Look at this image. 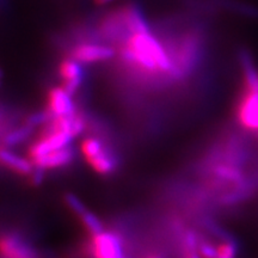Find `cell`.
<instances>
[{
	"label": "cell",
	"mask_w": 258,
	"mask_h": 258,
	"mask_svg": "<svg viewBox=\"0 0 258 258\" xmlns=\"http://www.w3.org/2000/svg\"><path fill=\"white\" fill-rule=\"evenodd\" d=\"M63 201L66 203V206L69 207L70 211H72L74 214L78 215L79 218L88 212V208L85 207V205H84L82 200L72 192H67L66 195L63 196Z\"/></svg>",
	"instance_id": "14"
},
{
	"label": "cell",
	"mask_w": 258,
	"mask_h": 258,
	"mask_svg": "<svg viewBox=\"0 0 258 258\" xmlns=\"http://www.w3.org/2000/svg\"><path fill=\"white\" fill-rule=\"evenodd\" d=\"M48 111L53 117L71 116L77 114V108L72 101V96L61 88H53L48 92Z\"/></svg>",
	"instance_id": "6"
},
{
	"label": "cell",
	"mask_w": 258,
	"mask_h": 258,
	"mask_svg": "<svg viewBox=\"0 0 258 258\" xmlns=\"http://www.w3.org/2000/svg\"><path fill=\"white\" fill-rule=\"evenodd\" d=\"M115 56V50L104 44L83 43L76 46L70 51L71 59L78 61L79 63L103 62L111 60Z\"/></svg>",
	"instance_id": "4"
},
{
	"label": "cell",
	"mask_w": 258,
	"mask_h": 258,
	"mask_svg": "<svg viewBox=\"0 0 258 258\" xmlns=\"http://www.w3.org/2000/svg\"><path fill=\"white\" fill-rule=\"evenodd\" d=\"M80 221H82L85 230L91 235H96L104 231V227H103V224L102 221L99 220V218L90 211H88L85 214H83L82 217H80Z\"/></svg>",
	"instance_id": "13"
},
{
	"label": "cell",
	"mask_w": 258,
	"mask_h": 258,
	"mask_svg": "<svg viewBox=\"0 0 258 258\" xmlns=\"http://www.w3.org/2000/svg\"><path fill=\"white\" fill-rule=\"evenodd\" d=\"M218 247L214 246L207 240L199 241V252L202 258H215L217 257Z\"/></svg>",
	"instance_id": "16"
},
{
	"label": "cell",
	"mask_w": 258,
	"mask_h": 258,
	"mask_svg": "<svg viewBox=\"0 0 258 258\" xmlns=\"http://www.w3.org/2000/svg\"><path fill=\"white\" fill-rule=\"evenodd\" d=\"M76 157V152L72 147L67 146L61 150L53 151V152L44 154V156L37 157L31 160L32 165L40 167L43 170H53L59 169V167L67 166L72 163Z\"/></svg>",
	"instance_id": "7"
},
{
	"label": "cell",
	"mask_w": 258,
	"mask_h": 258,
	"mask_svg": "<svg viewBox=\"0 0 258 258\" xmlns=\"http://www.w3.org/2000/svg\"><path fill=\"white\" fill-rule=\"evenodd\" d=\"M151 258H157V257H151Z\"/></svg>",
	"instance_id": "19"
},
{
	"label": "cell",
	"mask_w": 258,
	"mask_h": 258,
	"mask_svg": "<svg viewBox=\"0 0 258 258\" xmlns=\"http://www.w3.org/2000/svg\"><path fill=\"white\" fill-rule=\"evenodd\" d=\"M86 161L99 175H110L115 171L116 164H117L114 153H111V151L108 147H105L102 152L96 154L95 157L90 158Z\"/></svg>",
	"instance_id": "11"
},
{
	"label": "cell",
	"mask_w": 258,
	"mask_h": 258,
	"mask_svg": "<svg viewBox=\"0 0 258 258\" xmlns=\"http://www.w3.org/2000/svg\"><path fill=\"white\" fill-rule=\"evenodd\" d=\"M0 159H2L3 165L8 167L9 170L14 171L22 176H30L32 170V163L30 159H25V158L17 156L14 152L8 150V148L3 147L2 152H0Z\"/></svg>",
	"instance_id": "9"
},
{
	"label": "cell",
	"mask_w": 258,
	"mask_h": 258,
	"mask_svg": "<svg viewBox=\"0 0 258 258\" xmlns=\"http://www.w3.org/2000/svg\"><path fill=\"white\" fill-rule=\"evenodd\" d=\"M120 55L122 61L129 66L138 67L148 73L172 72L175 69L169 54L151 31L131 35L122 43Z\"/></svg>",
	"instance_id": "1"
},
{
	"label": "cell",
	"mask_w": 258,
	"mask_h": 258,
	"mask_svg": "<svg viewBox=\"0 0 258 258\" xmlns=\"http://www.w3.org/2000/svg\"><path fill=\"white\" fill-rule=\"evenodd\" d=\"M239 61L241 69H243L245 90L258 91V72L256 67H254L250 51H247L246 49H241L239 53Z\"/></svg>",
	"instance_id": "10"
},
{
	"label": "cell",
	"mask_w": 258,
	"mask_h": 258,
	"mask_svg": "<svg viewBox=\"0 0 258 258\" xmlns=\"http://www.w3.org/2000/svg\"><path fill=\"white\" fill-rule=\"evenodd\" d=\"M59 73L63 82L62 88L71 96H73L74 93L78 91L84 78V72L82 67H80V63L78 61L71 59V57L67 60H63L60 63Z\"/></svg>",
	"instance_id": "8"
},
{
	"label": "cell",
	"mask_w": 258,
	"mask_h": 258,
	"mask_svg": "<svg viewBox=\"0 0 258 258\" xmlns=\"http://www.w3.org/2000/svg\"><path fill=\"white\" fill-rule=\"evenodd\" d=\"M217 257L215 258H237L238 244L237 241H222L218 245Z\"/></svg>",
	"instance_id": "15"
},
{
	"label": "cell",
	"mask_w": 258,
	"mask_h": 258,
	"mask_svg": "<svg viewBox=\"0 0 258 258\" xmlns=\"http://www.w3.org/2000/svg\"><path fill=\"white\" fill-rule=\"evenodd\" d=\"M0 247L3 258H38L35 247L14 233L3 234Z\"/></svg>",
	"instance_id": "5"
},
{
	"label": "cell",
	"mask_w": 258,
	"mask_h": 258,
	"mask_svg": "<svg viewBox=\"0 0 258 258\" xmlns=\"http://www.w3.org/2000/svg\"><path fill=\"white\" fill-rule=\"evenodd\" d=\"M72 139L73 138L71 135L61 133V132L44 131L43 134L29 147V159L32 160L37 157L53 152V151L61 150V148L70 146Z\"/></svg>",
	"instance_id": "3"
},
{
	"label": "cell",
	"mask_w": 258,
	"mask_h": 258,
	"mask_svg": "<svg viewBox=\"0 0 258 258\" xmlns=\"http://www.w3.org/2000/svg\"><path fill=\"white\" fill-rule=\"evenodd\" d=\"M44 171L43 169H40V167H36V170H34L30 175V182L32 185L38 186L43 182L44 179Z\"/></svg>",
	"instance_id": "17"
},
{
	"label": "cell",
	"mask_w": 258,
	"mask_h": 258,
	"mask_svg": "<svg viewBox=\"0 0 258 258\" xmlns=\"http://www.w3.org/2000/svg\"><path fill=\"white\" fill-rule=\"evenodd\" d=\"M111 2H114V0H95V3L97 5H106Z\"/></svg>",
	"instance_id": "18"
},
{
	"label": "cell",
	"mask_w": 258,
	"mask_h": 258,
	"mask_svg": "<svg viewBox=\"0 0 258 258\" xmlns=\"http://www.w3.org/2000/svg\"><path fill=\"white\" fill-rule=\"evenodd\" d=\"M32 129H34V127H31L30 124L24 123V125H22V127L10 131L8 134H5L4 137H3V147L10 148L12 146H16V145L18 144H22L29 138Z\"/></svg>",
	"instance_id": "12"
},
{
	"label": "cell",
	"mask_w": 258,
	"mask_h": 258,
	"mask_svg": "<svg viewBox=\"0 0 258 258\" xmlns=\"http://www.w3.org/2000/svg\"><path fill=\"white\" fill-rule=\"evenodd\" d=\"M91 237L89 252L92 258H125L123 244L115 233L103 231Z\"/></svg>",
	"instance_id": "2"
}]
</instances>
